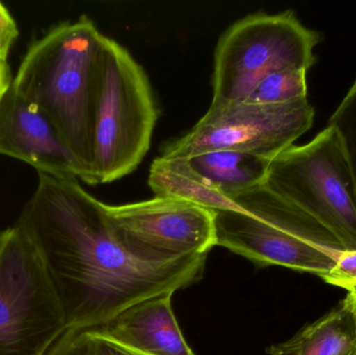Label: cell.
<instances>
[{"label": "cell", "instance_id": "21", "mask_svg": "<svg viewBox=\"0 0 356 355\" xmlns=\"http://www.w3.org/2000/svg\"><path fill=\"white\" fill-rule=\"evenodd\" d=\"M346 297L347 299L349 300V302H350L351 306H353L356 320V292H355V293H348V295H347Z\"/></svg>", "mask_w": 356, "mask_h": 355}, {"label": "cell", "instance_id": "14", "mask_svg": "<svg viewBox=\"0 0 356 355\" xmlns=\"http://www.w3.org/2000/svg\"><path fill=\"white\" fill-rule=\"evenodd\" d=\"M148 185L154 197L175 198L213 210H242L232 198L207 185L186 158L159 156L150 167Z\"/></svg>", "mask_w": 356, "mask_h": 355}, {"label": "cell", "instance_id": "1", "mask_svg": "<svg viewBox=\"0 0 356 355\" xmlns=\"http://www.w3.org/2000/svg\"><path fill=\"white\" fill-rule=\"evenodd\" d=\"M16 224L43 258L66 329L102 327L143 300L193 285L204 271V254L163 262L131 254L111 231L104 204L72 176L38 173Z\"/></svg>", "mask_w": 356, "mask_h": 355}, {"label": "cell", "instance_id": "7", "mask_svg": "<svg viewBox=\"0 0 356 355\" xmlns=\"http://www.w3.org/2000/svg\"><path fill=\"white\" fill-rule=\"evenodd\" d=\"M65 329L43 258L15 223L0 231V355H42Z\"/></svg>", "mask_w": 356, "mask_h": 355}, {"label": "cell", "instance_id": "17", "mask_svg": "<svg viewBox=\"0 0 356 355\" xmlns=\"http://www.w3.org/2000/svg\"><path fill=\"white\" fill-rule=\"evenodd\" d=\"M338 133L355 181L356 201V79L327 123Z\"/></svg>", "mask_w": 356, "mask_h": 355}, {"label": "cell", "instance_id": "15", "mask_svg": "<svg viewBox=\"0 0 356 355\" xmlns=\"http://www.w3.org/2000/svg\"><path fill=\"white\" fill-rule=\"evenodd\" d=\"M42 355H146L117 343L95 329H67Z\"/></svg>", "mask_w": 356, "mask_h": 355}, {"label": "cell", "instance_id": "3", "mask_svg": "<svg viewBox=\"0 0 356 355\" xmlns=\"http://www.w3.org/2000/svg\"><path fill=\"white\" fill-rule=\"evenodd\" d=\"M230 198L242 212L216 210L217 246L257 266L284 267L321 279L345 251L321 223L265 185Z\"/></svg>", "mask_w": 356, "mask_h": 355}, {"label": "cell", "instance_id": "19", "mask_svg": "<svg viewBox=\"0 0 356 355\" xmlns=\"http://www.w3.org/2000/svg\"><path fill=\"white\" fill-rule=\"evenodd\" d=\"M19 35L18 25L8 8L0 2V62H8L10 48Z\"/></svg>", "mask_w": 356, "mask_h": 355}, {"label": "cell", "instance_id": "9", "mask_svg": "<svg viewBox=\"0 0 356 355\" xmlns=\"http://www.w3.org/2000/svg\"><path fill=\"white\" fill-rule=\"evenodd\" d=\"M104 213L119 243L143 260L207 256L217 246L215 212L184 200L154 197L122 206L104 204Z\"/></svg>", "mask_w": 356, "mask_h": 355}, {"label": "cell", "instance_id": "4", "mask_svg": "<svg viewBox=\"0 0 356 355\" xmlns=\"http://www.w3.org/2000/svg\"><path fill=\"white\" fill-rule=\"evenodd\" d=\"M159 116L145 71L124 46L106 37L94 119L95 185L118 181L139 167Z\"/></svg>", "mask_w": 356, "mask_h": 355}, {"label": "cell", "instance_id": "6", "mask_svg": "<svg viewBox=\"0 0 356 355\" xmlns=\"http://www.w3.org/2000/svg\"><path fill=\"white\" fill-rule=\"evenodd\" d=\"M264 185L321 223L345 250H356L355 181L332 126L305 145L291 146L275 156Z\"/></svg>", "mask_w": 356, "mask_h": 355}, {"label": "cell", "instance_id": "13", "mask_svg": "<svg viewBox=\"0 0 356 355\" xmlns=\"http://www.w3.org/2000/svg\"><path fill=\"white\" fill-rule=\"evenodd\" d=\"M186 158L199 177L228 197L264 185L271 162L228 149L211 150Z\"/></svg>", "mask_w": 356, "mask_h": 355}, {"label": "cell", "instance_id": "20", "mask_svg": "<svg viewBox=\"0 0 356 355\" xmlns=\"http://www.w3.org/2000/svg\"><path fill=\"white\" fill-rule=\"evenodd\" d=\"M12 71L8 62H0V101L12 85Z\"/></svg>", "mask_w": 356, "mask_h": 355}, {"label": "cell", "instance_id": "5", "mask_svg": "<svg viewBox=\"0 0 356 355\" xmlns=\"http://www.w3.org/2000/svg\"><path fill=\"white\" fill-rule=\"evenodd\" d=\"M321 33L305 26L293 10L253 13L230 25L218 41L211 106L244 101L267 75L305 70L316 63Z\"/></svg>", "mask_w": 356, "mask_h": 355}, {"label": "cell", "instance_id": "8", "mask_svg": "<svg viewBox=\"0 0 356 355\" xmlns=\"http://www.w3.org/2000/svg\"><path fill=\"white\" fill-rule=\"evenodd\" d=\"M314 119L309 98L282 104L238 101L209 106L186 135L163 146L161 156L190 158L228 149L272 160L309 131Z\"/></svg>", "mask_w": 356, "mask_h": 355}, {"label": "cell", "instance_id": "22", "mask_svg": "<svg viewBox=\"0 0 356 355\" xmlns=\"http://www.w3.org/2000/svg\"><path fill=\"white\" fill-rule=\"evenodd\" d=\"M347 355H356V349H355V350H353V352H350V354H347Z\"/></svg>", "mask_w": 356, "mask_h": 355}, {"label": "cell", "instance_id": "11", "mask_svg": "<svg viewBox=\"0 0 356 355\" xmlns=\"http://www.w3.org/2000/svg\"><path fill=\"white\" fill-rule=\"evenodd\" d=\"M172 295L148 298L92 329L146 355H196L180 331Z\"/></svg>", "mask_w": 356, "mask_h": 355}, {"label": "cell", "instance_id": "16", "mask_svg": "<svg viewBox=\"0 0 356 355\" xmlns=\"http://www.w3.org/2000/svg\"><path fill=\"white\" fill-rule=\"evenodd\" d=\"M307 71L290 69L264 77L244 101L282 104L307 98Z\"/></svg>", "mask_w": 356, "mask_h": 355}, {"label": "cell", "instance_id": "12", "mask_svg": "<svg viewBox=\"0 0 356 355\" xmlns=\"http://www.w3.org/2000/svg\"><path fill=\"white\" fill-rule=\"evenodd\" d=\"M356 349V320L347 297L334 310L307 325L270 355H347Z\"/></svg>", "mask_w": 356, "mask_h": 355}, {"label": "cell", "instance_id": "2", "mask_svg": "<svg viewBox=\"0 0 356 355\" xmlns=\"http://www.w3.org/2000/svg\"><path fill=\"white\" fill-rule=\"evenodd\" d=\"M106 40L86 15L58 23L31 42L10 85L54 121L93 185L94 119Z\"/></svg>", "mask_w": 356, "mask_h": 355}, {"label": "cell", "instance_id": "18", "mask_svg": "<svg viewBox=\"0 0 356 355\" xmlns=\"http://www.w3.org/2000/svg\"><path fill=\"white\" fill-rule=\"evenodd\" d=\"M325 283L342 288L348 293L356 292V250L341 252L330 272L321 277Z\"/></svg>", "mask_w": 356, "mask_h": 355}, {"label": "cell", "instance_id": "10", "mask_svg": "<svg viewBox=\"0 0 356 355\" xmlns=\"http://www.w3.org/2000/svg\"><path fill=\"white\" fill-rule=\"evenodd\" d=\"M0 154L22 160L38 173L72 176L93 185L89 171L54 121L12 87L0 101Z\"/></svg>", "mask_w": 356, "mask_h": 355}]
</instances>
